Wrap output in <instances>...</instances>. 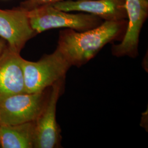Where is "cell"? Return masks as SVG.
<instances>
[{
	"label": "cell",
	"mask_w": 148,
	"mask_h": 148,
	"mask_svg": "<svg viewBox=\"0 0 148 148\" xmlns=\"http://www.w3.org/2000/svg\"><path fill=\"white\" fill-rule=\"evenodd\" d=\"M0 124H1V123H0Z\"/></svg>",
	"instance_id": "cell-13"
},
{
	"label": "cell",
	"mask_w": 148,
	"mask_h": 148,
	"mask_svg": "<svg viewBox=\"0 0 148 148\" xmlns=\"http://www.w3.org/2000/svg\"><path fill=\"white\" fill-rule=\"evenodd\" d=\"M37 35L31 26L27 10L21 6L0 9V38L12 51L21 53L27 41Z\"/></svg>",
	"instance_id": "cell-7"
},
{
	"label": "cell",
	"mask_w": 148,
	"mask_h": 148,
	"mask_svg": "<svg viewBox=\"0 0 148 148\" xmlns=\"http://www.w3.org/2000/svg\"><path fill=\"white\" fill-rule=\"evenodd\" d=\"M125 8L127 29L120 43L112 46L111 53L116 57L135 58L138 55L140 32L148 18V0H125Z\"/></svg>",
	"instance_id": "cell-6"
},
{
	"label": "cell",
	"mask_w": 148,
	"mask_h": 148,
	"mask_svg": "<svg viewBox=\"0 0 148 148\" xmlns=\"http://www.w3.org/2000/svg\"><path fill=\"white\" fill-rule=\"evenodd\" d=\"M64 0H27L22 3L21 7L30 10L42 5H53Z\"/></svg>",
	"instance_id": "cell-11"
},
{
	"label": "cell",
	"mask_w": 148,
	"mask_h": 148,
	"mask_svg": "<svg viewBox=\"0 0 148 148\" xmlns=\"http://www.w3.org/2000/svg\"><path fill=\"white\" fill-rule=\"evenodd\" d=\"M50 88L37 93L17 94L1 101L0 123L18 125L35 121L47 102Z\"/></svg>",
	"instance_id": "cell-4"
},
{
	"label": "cell",
	"mask_w": 148,
	"mask_h": 148,
	"mask_svg": "<svg viewBox=\"0 0 148 148\" xmlns=\"http://www.w3.org/2000/svg\"><path fill=\"white\" fill-rule=\"evenodd\" d=\"M64 82L65 79H61L51 87L45 106L35 121L34 148L60 147L61 131L56 120V110Z\"/></svg>",
	"instance_id": "cell-5"
},
{
	"label": "cell",
	"mask_w": 148,
	"mask_h": 148,
	"mask_svg": "<svg viewBox=\"0 0 148 148\" xmlns=\"http://www.w3.org/2000/svg\"><path fill=\"white\" fill-rule=\"evenodd\" d=\"M33 30L38 34L57 28L85 32L99 26L104 21L97 16L80 12L73 13L57 9L51 5H42L28 10Z\"/></svg>",
	"instance_id": "cell-2"
},
{
	"label": "cell",
	"mask_w": 148,
	"mask_h": 148,
	"mask_svg": "<svg viewBox=\"0 0 148 148\" xmlns=\"http://www.w3.org/2000/svg\"><path fill=\"white\" fill-rule=\"evenodd\" d=\"M51 5L62 11L90 14L104 21L127 19L125 0H64Z\"/></svg>",
	"instance_id": "cell-8"
},
{
	"label": "cell",
	"mask_w": 148,
	"mask_h": 148,
	"mask_svg": "<svg viewBox=\"0 0 148 148\" xmlns=\"http://www.w3.org/2000/svg\"><path fill=\"white\" fill-rule=\"evenodd\" d=\"M7 47V44L4 40L0 38V57L3 53L4 51Z\"/></svg>",
	"instance_id": "cell-12"
},
{
	"label": "cell",
	"mask_w": 148,
	"mask_h": 148,
	"mask_svg": "<svg viewBox=\"0 0 148 148\" xmlns=\"http://www.w3.org/2000/svg\"><path fill=\"white\" fill-rule=\"evenodd\" d=\"M70 67L71 65L57 48L37 62L23 59L25 92L37 93L51 87L56 82L65 79Z\"/></svg>",
	"instance_id": "cell-3"
},
{
	"label": "cell",
	"mask_w": 148,
	"mask_h": 148,
	"mask_svg": "<svg viewBox=\"0 0 148 148\" xmlns=\"http://www.w3.org/2000/svg\"><path fill=\"white\" fill-rule=\"evenodd\" d=\"M127 20L104 21L85 32L66 29L59 34L57 49L72 66L79 68L93 58L107 44L121 41Z\"/></svg>",
	"instance_id": "cell-1"
},
{
	"label": "cell",
	"mask_w": 148,
	"mask_h": 148,
	"mask_svg": "<svg viewBox=\"0 0 148 148\" xmlns=\"http://www.w3.org/2000/svg\"><path fill=\"white\" fill-rule=\"evenodd\" d=\"M35 121L18 125H0V147L33 148Z\"/></svg>",
	"instance_id": "cell-10"
},
{
	"label": "cell",
	"mask_w": 148,
	"mask_h": 148,
	"mask_svg": "<svg viewBox=\"0 0 148 148\" xmlns=\"http://www.w3.org/2000/svg\"><path fill=\"white\" fill-rule=\"evenodd\" d=\"M23 58L20 53L6 47L0 57V101L25 92Z\"/></svg>",
	"instance_id": "cell-9"
}]
</instances>
